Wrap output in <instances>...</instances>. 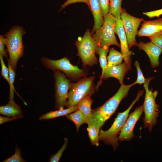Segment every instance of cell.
Returning a JSON list of instances; mask_svg holds the SVG:
<instances>
[{
    "label": "cell",
    "instance_id": "1",
    "mask_svg": "<svg viewBox=\"0 0 162 162\" xmlns=\"http://www.w3.org/2000/svg\"><path fill=\"white\" fill-rule=\"evenodd\" d=\"M134 85V83L129 85L121 84L114 95L102 105L92 111L90 119L88 123H94L100 130L115 112L121 101L127 96L130 88Z\"/></svg>",
    "mask_w": 162,
    "mask_h": 162
},
{
    "label": "cell",
    "instance_id": "2",
    "mask_svg": "<svg viewBox=\"0 0 162 162\" xmlns=\"http://www.w3.org/2000/svg\"><path fill=\"white\" fill-rule=\"evenodd\" d=\"M25 33L22 27L14 26L4 35L9 55L8 62L15 71L18 60L23 55L24 46L22 38Z\"/></svg>",
    "mask_w": 162,
    "mask_h": 162
},
{
    "label": "cell",
    "instance_id": "3",
    "mask_svg": "<svg viewBox=\"0 0 162 162\" xmlns=\"http://www.w3.org/2000/svg\"><path fill=\"white\" fill-rule=\"evenodd\" d=\"M144 93L143 90L139 91L136 98L130 106L124 112L118 113L113 124L108 130L104 131L100 129L99 134V140L103 141L106 144L112 145L114 150H116L119 145L117 136L121 132L130 110Z\"/></svg>",
    "mask_w": 162,
    "mask_h": 162
},
{
    "label": "cell",
    "instance_id": "4",
    "mask_svg": "<svg viewBox=\"0 0 162 162\" xmlns=\"http://www.w3.org/2000/svg\"><path fill=\"white\" fill-rule=\"evenodd\" d=\"M153 78H146L143 86L146 91L143 105V110L145 114L143 125L145 128H147L150 132H152L153 126L157 123L159 113V106L156 102L158 92L157 91L153 92L148 88L149 83Z\"/></svg>",
    "mask_w": 162,
    "mask_h": 162
},
{
    "label": "cell",
    "instance_id": "5",
    "mask_svg": "<svg viewBox=\"0 0 162 162\" xmlns=\"http://www.w3.org/2000/svg\"><path fill=\"white\" fill-rule=\"evenodd\" d=\"M104 22L102 26L96 30L92 37L98 46L102 47L114 45L120 47L115 35V28L117 19L110 13L104 16Z\"/></svg>",
    "mask_w": 162,
    "mask_h": 162
},
{
    "label": "cell",
    "instance_id": "6",
    "mask_svg": "<svg viewBox=\"0 0 162 162\" xmlns=\"http://www.w3.org/2000/svg\"><path fill=\"white\" fill-rule=\"evenodd\" d=\"M75 44L78 50L77 55L81 58L84 66H92L97 64L95 53L98 46L89 29L86 30L83 37L78 38Z\"/></svg>",
    "mask_w": 162,
    "mask_h": 162
},
{
    "label": "cell",
    "instance_id": "7",
    "mask_svg": "<svg viewBox=\"0 0 162 162\" xmlns=\"http://www.w3.org/2000/svg\"><path fill=\"white\" fill-rule=\"evenodd\" d=\"M94 78V76L84 77L76 83H71L66 104L67 108L77 105L84 97L93 94Z\"/></svg>",
    "mask_w": 162,
    "mask_h": 162
},
{
    "label": "cell",
    "instance_id": "8",
    "mask_svg": "<svg viewBox=\"0 0 162 162\" xmlns=\"http://www.w3.org/2000/svg\"><path fill=\"white\" fill-rule=\"evenodd\" d=\"M41 60L43 64L46 68L54 70H59L62 71L66 76L73 79H78L85 74L83 70L80 69L77 66L72 65L66 57L56 60L43 57L41 58Z\"/></svg>",
    "mask_w": 162,
    "mask_h": 162
},
{
    "label": "cell",
    "instance_id": "9",
    "mask_svg": "<svg viewBox=\"0 0 162 162\" xmlns=\"http://www.w3.org/2000/svg\"><path fill=\"white\" fill-rule=\"evenodd\" d=\"M53 76L55 80L56 108L62 109L66 106L71 83L60 70H54Z\"/></svg>",
    "mask_w": 162,
    "mask_h": 162
},
{
    "label": "cell",
    "instance_id": "10",
    "mask_svg": "<svg viewBox=\"0 0 162 162\" xmlns=\"http://www.w3.org/2000/svg\"><path fill=\"white\" fill-rule=\"evenodd\" d=\"M121 19L123 23L129 48L136 46L137 43L136 37L137 35L138 29L144 19L130 14L124 8L122 9Z\"/></svg>",
    "mask_w": 162,
    "mask_h": 162
},
{
    "label": "cell",
    "instance_id": "11",
    "mask_svg": "<svg viewBox=\"0 0 162 162\" xmlns=\"http://www.w3.org/2000/svg\"><path fill=\"white\" fill-rule=\"evenodd\" d=\"M143 110V105L130 114L126 121L118 137V140L129 141L134 136L133 130L136 124L140 118Z\"/></svg>",
    "mask_w": 162,
    "mask_h": 162
},
{
    "label": "cell",
    "instance_id": "12",
    "mask_svg": "<svg viewBox=\"0 0 162 162\" xmlns=\"http://www.w3.org/2000/svg\"><path fill=\"white\" fill-rule=\"evenodd\" d=\"M115 32L118 35L120 39L121 52L123 56L124 62L131 67V55L132 52L129 50L123 23L121 19H116Z\"/></svg>",
    "mask_w": 162,
    "mask_h": 162
},
{
    "label": "cell",
    "instance_id": "13",
    "mask_svg": "<svg viewBox=\"0 0 162 162\" xmlns=\"http://www.w3.org/2000/svg\"><path fill=\"white\" fill-rule=\"evenodd\" d=\"M162 34V18L153 20H143L137 34L138 37L146 36L149 38Z\"/></svg>",
    "mask_w": 162,
    "mask_h": 162
},
{
    "label": "cell",
    "instance_id": "14",
    "mask_svg": "<svg viewBox=\"0 0 162 162\" xmlns=\"http://www.w3.org/2000/svg\"><path fill=\"white\" fill-rule=\"evenodd\" d=\"M131 69L125 63H121L112 67H107L104 73L101 75L98 86L102 80H106L110 77L115 78L119 81L121 85L123 84V81L126 74Z\"/></svg>",
    "mask_w": 162,
    "mask_h": 162
},
{
    "label": "cell",
    "instance_id": "15",
    "mask_svg": "<svg viewBox=\"0 0 162 162\" xmlns=\"http://www.w3.org/2000/svg\"><path fill=\"white\" fill-rule=\"evenodd\" d=\"M140 50L146 53L150 60L152 67L155 68L159 66V57L162 52V49L151 41L146 43L140 42L136 45Z\"/></svg>",
    "mask_w": 162,
    "mask_h": 162
},
{
    "label": "cell",
    "instance_id": "16",
    "mask_svg": "<svg viewBox=\"0 0 162 162\" xmlns=\"http://www.w3.org/2000/svg\"><path fill=\"white\" fill-rule=\"evenodd\" d=\"M88 2L89 8L94 19V24L91 32L92 35L101 27L104 23V20L99 0H88Z\"/></svg>",
    "mask_w": 162,
    "mask_h": 162
},
{
    "label": "cell",
    "instance_id": "17",
    "mask_svg": "<svg viewBox=\"0 0 162 162\" xmlns=\"http://www.w3.org/2000/svg\"><path fill=\"white\" fill-rule=\"evenodd\" d=\"M22 112L20 106L14 100L10 99L8 103L0 107V114L8 117H15L22 115Z\"/></svg>",
    "mask_w": 162,
    "mask_h": 162
},
{
    "label": "cell",
    "instance_id": "18",
    "mask_svg": "<svg viewBox=\"0 0 162 162\" xmlns=\"http://www.w3.org/2000/svg\"><path fill=\"white\" fill-rule=\"evenodd\" d=\"M78 109L77 105H75L65 109H63L56 111H51L44 114L42 115L40 117L39 119L40 120H48L61 116H67Z\"/></svg>",
    "mask_w": 162,
    "mask_h": 162
},
{
    "label": "cell",
    "instance_id": "19",
    "mask_svg": "<svg viewBox=\"0 0 162 162\" xmlns=\"http://www.w3.org/2000/svg\"><path fill=\"white\" fill-rule=\"evenodd\" d=\"M91 96L88 95L85 97L77 105L78 109L82 112L88 120V122L90 119L92 111L91 109V106L93 101Z\"/></svg>",
    "mask_w": 162,
    "mask_h": 162
},
{
    "label": "cell",
    "instance_id": "20",
    "mask_svg": "<svg viewBox=\"0 0 162 162\" xmlns=\"http://www.w3.org/2000/svg\"><path fill=\"white\" fill-rule=\"evenodd\" d=\"M67 119L72 121L75 124L77 132L80 126L82 124L88 123V121L85 117L82 112L78 109L74 112H72L67 116Z\"/></svg>",
    "mask_w": 162,
    "mask_h": 162
},
{
    "label": "cell",
    "instance_id": "21",
    "mask_svg": "<svg viewBox=\"0 0 162 162\" xmlns=\"http://www.w3.org/2000/svg\"><path fill=\"white\" fill-rule=\"evenodd\" d=\"M107 67H110L122 63L123 58L121 52L112 48L110 49L109 55L107 57Z\"/></svg>",
    "mask_w": 162,
    "mask_h": 162
},
{
    "label": "cell",
    "instance_id": "22",
    "mask_svg": "<svg viewBox=\"0 0 162 162\" xmlns=\"http://www.w3.org/2000/svg\"><path fill=\"white\" fill-rule=\"evenodd\" d=\"M109 50V47L104 46L102 47L98 46L96 53L99 56L100 65L102 69L101 75H102L107 67L108 62L106 56Z\"/></svg>",
    "mask_w": 162,
    "mask_h": 162
},
{
    "label": "cell",
    "instance_id": "23",
    "mask_svg": "<svg viewBox=\"0 0 162 162\" xmlns=\"http://www.w3.org/2000/svg\"><path fill=\"white\" fill-rule=\"evenodd\" d=\"M87 129L88 136L92 145L97 146L99 145V134L100 130L94 123L88 122Z\"/></svg>",
    "mask_w": 162,
    "mask_h": 162
},
{
    "label": "cell",
    "instance_id": "24",
    "mask_svg": "<svg viewBox=\"0 0 162 162\" xmlns=\"http://www.w3.org/2000/svg\"><path fill=\"white\" fill-rule=\"evenodd\" d=\"M122 0H110L109 13L118 19H121Z\"/></svg>",
    "mask_w": 162,
    "mask_h": 162
},
{
    "label": "cell",
    "instance_id": "25",
    "mask_svg": "<svg viewBox=\"0 0 162 162\" xmlns=\"http://www.w3.org/2000/svg\"><path fill=\"white\" fill-rule=\"evenodd\" d=\"M8 68L9 69V83L8 84L10 85L9 99L14 100V92H16L17 94L19 95L16 92L14 85L16 75L15 71L13 70L9 62H8Z\"/></svg>",
    "mask_w": 162,
    "mask_h": 162
},
{
    "label": "cell",
    "instance_id": "26",
    "mask_svg": "<svg viewBox=\"0 0 162 162\" xmlns=\"http://www.w3.org/2000/svg\"><path fill=\"white\" fill-rule=\"evenodd\" d=\"M20 149L16 145L15 152L14 154L10 158L6 159L3 161V162H24L26 161L24 160L21 156Z\"/></svg>",
    "mask_w": 162,
    "mask_h": 162
},
{
    "label": "cell",
    "instance_id": "27",
    "mask_svg": "<svg viewBox=\"0 0 162 162\" xmlns=\"http://www.w3.org/2000/svg\"><path fill=\"white\" fill-rule=\"evenodd\" d=\"M68 143V138H65L63 146L56 153L51 156L49 160V162H57L59 161L63 152L67 147Z\"/></svg>",
    "mask_w": 162,
    "mask_h": 162
},
{
    "label": "cell",
    "instance_id": "28",
    "mask_svg": "<svg viewBox=\"0 0 162 162\" xmlns=\"http://www.w3.org/2000/svg\"><path fill=\"white\" fill-rule=\"evenodd\" d=\"M134 65L137 70V77L136 81L134 83V85L138 84L141 85L144 83L146 79L145 78L140 66V64L138 61H136L134 63Z\"/></svg>",
    "mask_w": 162,
    "mask_h": 162
},
{
    "label": "cell",
    "instance_id": "29",
    "mask_svg": "<svg viewBox=\"0 0 162 162\" xmlns=\"http://www.w3.org/2000/svg\"><path fill=\"white\" fill-rule=\"evenodd\" d=\"M0 61L1 66V75L9 83V69L5 65L3 56L0 54Z\"/></svg>",
    "mask_w": 162,
    "mask_h": 162
},
{
    "label": "cell",
    "instance_id": "30",
    "mask_svg": "<svg viewBox=\"0 0 162 162\" xmlns=\"http://www.w3.org/2000/svg\"><path fill=\"white\" fill-rule=\"evenodd\" d=\"M109 0H99L102 14L104 16L109 13Z\"/></svg>",
    "mask_w": 162,
    "mask_h": 162
},
{
    "label": "cell",
    "instance_id": "31",
    "mask_svg": "<svg viewBox=\"0 0 162 162\" xmlns=\"http://www.w3.org/2000/svg\"><path fill=\"white\" fill-rule=\"evenodd\" d=\"M5 40L4 35L0 36V54L3 57L7 58L6 51L5 49Z\"/></svg>",
    "mask_w": 162,
    "mask_h": 162
},
{
    "label": "cell",
    "instance_id": "32",
    "mask_svg": "<svg viewBox=\"0 0 162 162\" xmlns=\"http://www.w3.org/2000/svg\"><path fill=\"white\" fill-rule=\"evenodd\" d=\"M143 14L150 18L155 17H158L162 14V9L149 12H143Z\"/></svg>",
    "mask_w": 162,
    "mask_h": 162
},
{
    "label": "cell",
    "instance_id": "33",
    "mask_svg": "<svg viewBox=\"0 0 162 162\" xmlns=\"http://www.w3.org/2000/svg\"><path fill=\"white\" fill-rule=\"evenodd\" d=\"M80 2H83L86 4L89 7L88 0H67L64 3L61 5V8L60 10L70 4Z\"/></svg>",
    "mask_w": 162,
    "mask_h": 162
},
{
    "label": "cell",
    "instance_id": "34",
    "mask_svg": "<svg viewBox=\"0 0 162 162\" xmlns=\"http://www.w3.org/2000/svg\"><path fill=\"white\" fill-rule=\"evenodd\" d=\"M23 116L22 115L17 116L15 117H12L10 118L9 117H4L0 116V124H2L5 122H9L13 120H15L18 118H22Z\"/></svg>",
    "mask_w": 162,
    "mask_h": 162
},
{
    "label": "cell",
    "instance_id": "35",
    "mask_svg": "<svg viewBox=\"0 0 162 162\" xmlns=\"http://www.w3.org/2000/svg\"><path fill=\"white\" fill-rule=\"evenodd\" d=\"M149 38L153 44L162 49V34L157 37Z\"/></svg>",
    "mask_w": 162,
    "mask_h": 162
},
{
    "label": "cell",
    "instance_id": "36",
    "mask_svg": "<svg viewBox=\"0 0 162 162\" xmlns=\"http://www.w3.org/2000/svg\"><path fill=\"white\" fill-rule=\"evenodd\" d=\"M138 0L139 1H140L141 0Z\"/></svg>",
    "mask_w": 162,
    "mask_h": 162
},
{
    "label": "cell",
    "instance_id": "37",
    "mask_svg": "<svg viewBox=\"0 0 162 162\" xmlns=\"http://www.w3.org/2000/svg\"><path fill=\"white\" fill-rule=\"evenodd\" d=\"M110 0H109V1Z\"/></svg>",
    "mask_w": 162,
    "mask_h": 162
}]
</instances>
